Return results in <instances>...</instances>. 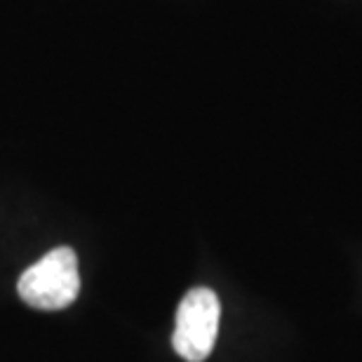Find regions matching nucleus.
I'll use <instances>...</instances> for the list:
<instances>
[{"label": "nucleus", "instance_id": "f257e3e1", "mask_svg": "<svg viewBox=\"0 0 362 362\" xmlns=\"http://www.w3.org/2000/svg\"><path fill=\"white\" fill-rule=\"evenodd\" d=\"M19 296L31 308L62 310L71 306L81 292L78 257L71 247H57L19 278Z\"/></svg>", "mask_w": 362, "mask_h": 362}, {"label": "nucleus", "instance_id": "f03ea898", "mask_svg": "<svg viewBox=\"0 0 362 362\" xmlns=\"http://www.w3.org/2000/svg\"><path fill=\"white\" fill-rule=\"evenodd\" d=\"M221 306L209 287L191 289L179 303L172 346L186 362H205L219 332Z\"/></svg>", "mask_w": 362, "mask_h": 362}]
</instances>
